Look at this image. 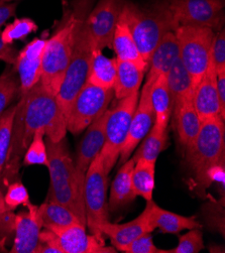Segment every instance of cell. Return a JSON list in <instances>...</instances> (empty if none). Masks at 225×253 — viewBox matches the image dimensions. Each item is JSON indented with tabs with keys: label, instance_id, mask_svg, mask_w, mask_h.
<instances>
[{
	"label": "cell",
	"instance_id": "6da1fadb",
	"mask_svg": "<svg viewBox=\"0 0 225 253\" xmlns=\"http://www.w3.org/2000/svg\"><path fill=\"white\" fill-rule=\"evenodd\" d=\"M14 119L22 129V150L27 149L39 129L44 130L46 138L54 142L66 137L67 120L57 97L49 93L41 82L20 96Z\"/></svg>",
	"mask_w": 225,
	"mask_h": 253
},
{
	"label": "cell",
	"instance_id": "7a4b0ae2",
	"mask_svg": "<svg viewBox=\"0 0 225 253\" xmlns=\"http://www.w3.org/2000/svg\"><path fill=\"white\" fill-rule=\"evenodd\" d=\"M45 145L51 180L47 200L68 207L86 226L83 193L77 183L75 165L69 153L66 137L58 142L46 138Z\"/></svg>",
	"mask_w": 225,
	"mask_h": 253
},
{
	"label": "cell",
	"instance_id": "3957f363",
	"mask_svg": "<svg viewBox=\"0 0 225 253\" xmlns=\"http://www.w3.org/2000/svg\"><path fill=\"white\" fill-rule=\"evenodd\" d=\"M92 0H79L75 10L64 19L55 34L46 40L42 61V75L40 82L53 95L57 96L65 73L69 66L78 22L89 8Z\"/></svg>",
	"mask_w": 225,
	"mask_h": 253
},
{
	"label": "cell",
	"instance_id": "277c9868",
	"mask_svg": "<svg viewBox=\"0 0 225 253\" xmlns=\"http://www.w3.org/2000/svg\"><path fill=\"white\" fill-rule=\"evenodd\" d=\"M120 19L129 25L139 53L147 65L163 37L177 29L167 7L166 0H161L144 8L126 1Z\"/></svg>",
	"mask_w": 225,
	"mask_h": 253
},
{
	"label": "cell",
	"instance_id": "5b68a950",
	"mask_svg": "<svg viewBox=\"0 0 225 253\" xmlns=\"http://www.w3.org/2000/svg\"><path fill=\"white\" fill-rule=\"evenodd\" d=\"M88 10L89 9L84 11L79 19L76 33H75L71 60L56 96L66 120L73 101L86 84L89 74L93 46L85 24V18L89 13Z\"/></svg>",
	"mask_w": 225,
	"mask_h": 253
},
{
	"label": "cell",
	"instance_id": "8992f818",
	"mask_svg": "<svg viewBox=\"0 0 225 253\" xmlns=\"http://www.w3.org/2000/svg\"><path fill=\"white\" fill-rule=\"evenodd\" d=\"M224 145V120L216 116L202 121L197 136L186 148L188 165L203 188L206 171L214 166L223 165Z\"/></svg>",
	"mask_w": 225,
	"mask_h": 253
},
{
	"label": "cell",
	"instance_id": "52a82bcc",
	"mask_svg": "<svg viewBox=\"0 0 225 253\" xmlns=\"http://www.w3.org/2000/svg\"><path fill=\"white\" fill-rule=\"evenodd\" d=\"M108 174L105 172L101 155H98L91 163L85 175L83 186V200L86 214V227L91 234L101 242H105V236L100 227L108 220L107 188Z\"/></svg>",
	"mask_w": 225,
	"mask_h": 253
},
{
	"label": "cell",
	"instance_id": "ba28073f",
	"mask_svg": "<svg viewBox=\"0 0 225 253\" xmlns=\"http://www.w3.org/2000/svg\"><path fill=\"white\" fill-rule=\"evenodd\" d=\"M174 33L178 41L180 60L195 89L210 64L214 31L201 27H179Z\"/></svg>",
	"mask_w": 225,
	"mask_h": 253
},
{
	"label": "cell",
	"instance_id": "9c48e42d",
	"mask_svg": "<svg viewBox=\"0 0 225 253\" xmlns=\"http://www.w3.org/2000/svg\"><path fill=\"white\" fill-rule=\"evenodd\" d=\"M138 97L139 91L118 100L114 107L108 108V116L105 124V142L100 153L107 174H109L117 163L120 149L128 137Z\"/></svg>",
	"mask_w": 225,
	"mask_h": 253
},
{
	"label": "cell",
	"instance_id": "30bf717a",
	"mask_svg": "<svg viewBox=\"0 0 225 253\" xmlns=\"http://www.w3.org/2000/svg\"><path fill=\"white\" fill-rule=\"evenodd\" d=\"M113 97V88L103 89L86 82L71 105L67 131L74 135L80 134L109 108Z\"/></svg>",
	"mask_w": 225,
	"mask_h": 253
},
{
	"label": "cell",
	"instance_id": "8fae6325",
	"mask_svg": "<svg viewBox=\"0 0 225 253\" xmlns=\"http://www.w3.org/2000/svg\"><path fill=\"white\" fill-rule=\"evenodd\" d=\"M166 3L176 28L223 29L225 0H166Z\"/></svg>",
	"mask_w": 225,
	"mask_h": 253
},
{
	"label": "cell",
	"instance_id": "7c38bea8",
	"mask_svg": "<svg viewBox=\"0 0 225 253\" xmlns=\"http://www.w3.org/2000/svg\"><path fill=\"white\" fill-rule=\"evenodd\" d=\"M124 3V0H99L87 14L85 24L93 48H111L114 31Z\"/></svg>",
	"mask_w": 225,
	"mask_h": 253
},
{
	"label": "cell",
	"instance_id": "4fadbf2b",
	"mask_svg": "<svg viewBox=\"0 0 225 253\" xmlns=\"http://www.w3.org/2000/svg\"><path fill=\"white\" fill-rule=\"evenodd\" d=\"M153 85L145 82L141 92L139 93L136 108L131 121L128 137L120 149L119 163L121 165L131 159V156L138 143L143 139L154 125L155 114L151 102V91Z\"/></svg>",
	"mask_w": 225,
	"mask_h": 253
},
{
	"label": "cell",
	"instance_id": "5bb4252c",
	"mask_svg": "<svg viewBox=\"0 0 225 253\" xmlns=\"http://www.w3.org/2000/svg\"><path fill=\"white\" fill-rule=\"evenodd\" d=\"M107 116L108 109L88 126L77 151L76 161H75L74 165L77 183L82 193L88 168L94 159L101 153L105 142V124Z\"/></svg>",
	"mask_w": 225,
	"mask_h": 253
},
{
	"label": "cell",
	"instance_id": "9a60e30c",
	"mask_svg": "<svg viewBox=\"0 0 225 253\" xmlns=\"http://www.w3.org/2000/svg\"><path fill=\"white\" fill-rule=\"evenodd\" d=\"M62 253H116L114 247H108L93 234L86 233V226L76 223L64 228L51 230Z\"/></svg>",
	"mask_w": 225,
	"mask_h": 253
},
{
	"label": "cell",
	"instance_id": "2e32d148",
	"mask_svg": "<svg viewBox=\"0 0 225 253\" xmlns=\"http://www.w3.org/2000/svg\"><path fill=\"white\" fill-rule=\"evenodd\" d=\"M45 43V39H35L17 53L13 66L18 74L20 96L28 93L41 80Z\"/></svg>",
	"mask_w": 225,
	"mask_h": 253
},
{
	"label": "cell",
	"instance_id": "e0dca14e",
	"mask_svg": "<svg viewBox=\"0 0 225 253\" xmlns=\"http://www.w3.org/2000/svg\"><path fill=\"white\" fill-rule=\"evenodd\" d=\"M27 212H20L14 217L15 237L11 253H35L40 242L43 225L39 216L38 206L29 203Z\"/></svg>",
	"mask_w": 225,
	"mask_h": 253
},
{
	"label": "cell",
	"instance_id": "ac0fdd59",
	"mask_svg": "<svg viewBox=\"0 0 225 253\" xmlns=\"http://www.w3.org/2000/svg\"><path fill=\"white\" fill-rule=\"evenodd\" d=\"M216 79L217 75L210 61L206 73L193 93V105L201 121L220 116Z\"/></svg>",
	"mask_w": 225,
	"mask_h": 253
},
{
	"label": "cell",
	"instance_id": "d6986e66",
	"mask_svg": "<svg viewBox=\"0 0 225 253\" xmlns=\"http://www.w3.org/2000/svg\"><path fill=\"white\" fill-rule=\"evenodd\" d=\"M102 234L110 239L113 247L119 251L123 246L133 242L144 233H152L155 229L147 218L145 210L133 221L123 224H113L107 221L100 227Z\"/></svg>",
	"mask_w": 225,
	"mask_h": 253
},
{
	"label": "cell",
	"instance_id": "ffe728a7",
	"mask_svg": "<svg viewBox=\"0 0 225 253\" xmlns=\"http://www.w3.org/2000/svg\"><path fill=\"white\" fill-rule=\"evenodd\" d=\"M149 223L154 229L166 234H179L183 230L201 228L195 216L185 217L161 208L153 200L146 201L144 208Z\"/></svg>",
	"mask_w": 225,
	"mask_h": 253
},
{
	"label": "cell",
	"instance_id": "44dd1931",
	"mask_svg": "<svg viewBox=\"0 0 225 253\" xmlns=\"http://www.w3.org/2000/svg\"><path fill=\"white\" fill-rule=\"evenodd\" d=\"M178 58H180V53L176 35L174 32H169L158 43L149 59L145 82L153 85L159 76H167Z\"/></svg>",
	"mask_w": 225,
	"mask_h": 253
},
{
	"label": "cell",
	"instance_id": "7402d4cb",
	"mask_svg": "<svg viewBox=\"0 0 225 253\" xmlns=\"http://www.w3.org/2000/svg\"><path fill=\"white\" fill-rule=\"evenodd\" d=\"M173 126L178 134L179 141L186 148L197 136L202 121L200 120L194 105L193 97L182 100L172 108Z\"/></svg>",
	"mask_w": 225,
	"mask_h": 253
},
{
	"label": "cell",
	"instance_id": "603a6c76",
	"mask_svg": "<svg viewBox=\"0 0 225 253\" xmlns=\"http://www.w3.org/2000/svg\"><path fill=\"white\" fill-rule=\"evenodd\" d=\"M135 163L132 158L122 164L111 184L108 202V210L111 212L132 204L137 197L132 183V172Z\"/></svg>",
	"mask_w": 225,
	"mask_h": 253
},
{
	"label": "cell",
	"instance_id": "cb8c5ba5",
	"mask_svg": "<svg viewBox=\"0 0 225 253\" xmlns=\"http://www.w3.org/2000/svg\"><path fill=\"white\" fill-rule=\"evenodd\" d=\"M146 69L128 61L117 60V72L113 85L114 97L117 100L138 92Z\"/></svg>",
	"mask_w": 225,
	"mask_h": 253
},
{
	"label": "cell",
	"instance_id": "d4e9b609",
	"mask_svg": "<svg viewBox=\"0 0 225 253\" xmlns=\"http://www.w3.org/2000/svg\"><path fill=\"white\" fill-rule=\"evenodd\" d=\"M111 48L117 60L135 63L147 71L148 65L142 59L129 25L120 18L114 31Z\"/></svg>",
	"mask_w": 225,
	"mask_h": 253
},
{
	"label": "cell",
	"instance_id": "484cf974",
	"mask_svg": "<svg viewBox=\"0 0 225 253\" xmlns=\"http://www.w3.org/2000/svg\"><path fill=\"white\" fill-rule=\"evenodd\" d=\"M117 72V59L106 57L102 50L93 48L87 82L103 89L113 88Z\"/></svg>",
	"mask_w": 225,
	"mask_h": 253
},
{
	"label": "cell",
	"instance_id": "4316f807",
	"mask_svg": "<svg viewBox=\"0 0 225 253\" xmlns=\"http://www.w3.org/2000/svg\"><path fill=\"white\" fill-rule=\"evenodd\" d=\"M151 102L155 114L154 124L161 129H168L172 115V99L167 76H159L151 91Z\"/></svg>",
	"mask_w": 225,
	"mask_h": 253
},
{
	"label": "cell",
	"instance_id": "83f0119b",
	"mask_svg": "<svg viewBox=\"0 0 225 253\" xmlns=\"http://www.w3.org/2000/svg\"><path fill=\"white\" fill-rule=\"evenodd\" d=\"M38 212L43 228L48 230L64 228L73 224L81 223L79 218L68 207L51 200H46L38 208Z\"/></svg>",
	"mask_w": 225,
	"mask_h": 253
},
{
	"label": "cell",
	"instance_id": "f1b7e54d",
	"mask_svg": "<svg viewBox=\"0 0 225 253\" xmlns=\"http://www.w3.org/2000/svg\"><path fill=\"white\" fill-rule=\"evenodd\" d=\"M167 83L172 99V108L176 103L181 102L182 100L193 97L194 88L190 75L180 58L172 65L167 75Z\"/></svg>",
	"mask_w": 225,
	"mask_h": 253
},
{
	"label": "cell",
	"instance_id": "f546056e",
	"mask_svg": "<svg viewBox=\"0 0 225 253\" xmlns=\"http://www.w3.org/2000/svg\"><path fill=\"white\" fill-rule=\"evenodd\" d=\"M156 163L145 160H137L132 172L133 188L136 196L145 201L153 200L156 186Z\"/></svg>",
	"mask_w": 225,
	"mask_h": 253
},
{
	"label": "cell",
	"instance_id": "4dcf8cb0",
	"mask_svg": "<svg viewBox=\"0 0 225 253\" xmlns=\"http://www.w3.org/2000/svg\"><path fill=\"white\" fill-rule=\"evenodd\" d=\"M167 129H161L154 124L153 127L149 129L147 134L140 141L141 144L133 157L134 161L145 160L157 163L160 154L167 147Z\"/></svg>",
	"mask_w": 225,
	"mask_h": 253
},
{
	"label": "cell",
	"instance_id": "1f68e13d",
	"mask_svg": "<svg viewBox=\"0 0 225 253\" xmlns=\"http://www.w3.org/2000/svg\"><path fill=\"white\" fill-rule=\"evenodd\" d=\"M17 105L7 108L0 115V173L3 170L10 155L13 124Z\"/></svg>",
	"mask_w": 225,
	"mask_h": 253
},
{
	"label": "cell",
	"instance_id": "d6a6232c",
	"mask_svg": "<svg viewBox=\"0 0 225 253\" xmlns=\"http://www.w3.org/2000/svg\"><path fill=\"white\" fill-rule=\"evenodd\" d=\"M45 131L39 129L35 132L32 141L26 149V154L23 158V165L26 167L41 165L45 167H48L46 145L44 139Z\"/></svg>",
	"mask_w": 225,
	"mask_h": 253
},
{
	"label": "cell",
	"instance_id": "836d02e7",
	"mask_svg": "<svg viewBox=\"0 0 225 253\" xmlns=\"http://www.w3.org/2000/svg\"><path fill=\"white\" fill-rule=\"evenodd\" d=\"M37 23L28 17L16 18L12 23L1 32L2 41L7 44H12L14 41H26V39L33 33L37 32Z\"/></svg>",
	"mask_w": 225,
	"mask_h": 253
},
{
	"label": "cell",
	"instance_id": "e575fe53",
	"mask_svg": "<svg viewBox=\"0 0 225 253\" xmlns=\"http://www.w3.org/2000/svg\"><path fill=\"white\" fill-rule=\"evenodd\" d=\"M15 72V69L7 67L0 75V115L19 92V80L17 81Z\"/></svg>",
	"mask_w": 225,
	"mask_h": 253
},
{
	"label": "cell",
	"instance_id": "d590c367",
	"mask_svg": "<svg viewBox=\"0 0 225 253\" xmlns=\"http://www.w3.org/2000/svg\"><path fill=\"white\" fill-rule=\"evenodd\" d=\"M204 241L201 230L199 228L190 229L184 235L179 237L178 245L168 250V253H199L204 249Z\"/></svg>",
	"mask_w": 225,
	"mask_h": 253
},
{
	"label": "cell",
	"instance_id": "8d00e7d4",
	"mask_svg": "<svg viewBox=\"0 0 225 253\" xmlns=\"http://www.w3.org/2000/svg\"><path fill=\"white\" fill-rule=\"evenodd\" d=\"M3 199L6 208L11 211H14L20 205L26 207L29 203H31L28 189L18 181L8 186L5 196H3Z\"/></svg>",
	"mask_w": 225,
	"mask_h": 253
},
{
	"label": "cell",
	"instance_id": "74e56055",
	"mask_svg": "<svg viewBox=\"0 0 225 253\" xmlns=\"http://www.w3.org/2000/svg\"><path fill=\"white\" fill-rule=\"evenodd\" d=\"M119 251L126 253H168V250L158 248L151 233H144L130 244L123 246Z\"/></svg>",
	"mask_w": 225,
	"mask_h": 253
},
{
	"label": "cell",
	"instance_id": "f35d334b",
	"mask_svg": "<svg viewBox=\"0 0 225 253\" xmlns=\"http://www.w3.org/2000/svg\"><path fill=\"white\" fill-rule=\"evenodd\" d=\"M210 61L214 67L216 74L225 72V31L222 29L214 36Z\"/></svg>",
	"mask_w": 225,
	"mask_h": 253
},
{
	"label": "cell",
	"instance_id": "ab89813d",
	"mask_svg": "<svg viewBox=\"0 0 225 253\" xmlns=\"http://www.w3.org/2000/svg\"><path fill=\"white\" fill-rule=\"evenodd\" d=\"M16 57V50L11 46V44H7L2 41L1 31H0V60L13 66L15 64Z\"/></svg>",
	"mask_w": 225,
	"mask_h": 253
},
{
	"label": "cell",
	"instance_id": "60d3db41",
	"mask_svg": "<svg viewBox=\"0 0 225 253\" xmlns=\"http://www.w3.org/2000/svg\"><path fill=\"white\" fill-rule=\"evenodd\" d=\"M216 86H217V94L219 100L220 107V117L225 120V72L216 74Z\"/></svg>",
	"mask_w": 225,
	"mask_h": 253
},
{
	"label": "cell",
	"instance_id": "b9f144b4",
	"mask_svg": "<svg viewBox=\"0 0 225 253\" xmlns=\"http://www.w3.org/2000/svg\"><path fill=\"white\" fill-rule=\"evenodd\" d=\"M16 2H1L0 1V27L3 25L10 17H13L16 12Z\"/></svg>",
	"mask_w": 225,
	"mask_h": 253
},
{
	"label": "cell",
	"instance_id": "7bdbcfd3",
	"mask_svg": "<svg viewBox=\"0 0 225 253\" xmlns=\"http://www.w3.org/2000/svg\"><path fill=\"white\" fill-rule=\"evenodd\" d=\"M7 210L5 204H4V199H3V195H0V214H2L3 212H5Z\"/></svg>",
	"mask_w": 225,
	"mask_h": 253
},
{
	"label": "cell",
	"instance_id": "ee69618b",
	"mask_svg": "<svg viewBox=\"0 0 225 253\" xmlns=\"http://www.w3.org/2000/svg\"><path fill=\"white\" fill-rule=\"evenodd\" d=\"M1 2H11V1H18V0H0Z\"/></svg>",
	"mask_w": 225,
	"mask_h": 253
},
{
	"label": "cell",
	"instance_id": "f6af8a7d",
	"mask_svg": "<svg viewBox=\"0 0 225 253\" xmlns=\"http://www.w3.org/2000/svg\"><path fill=\"white\" fill-rule=\"evenodd\" d=\"M0 195H2V193H1V191H0Z\"/></svg>",
	"mask_w": 225,
	"mask_h": 253
}]
</instances>
